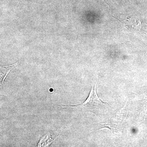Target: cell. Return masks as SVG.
Listing matches in <instances>:
<instances>
[{
  "label": "cell",
  "instance_id": "cell-1",
  "mask_svg": "<svg viewBox=\"0 0 147 147\" xmlns=\"http://www.w3.org/2000/svg\"><path fill=\"white\" fill-rule=\"evenodd\" d=\"M62 107L82 108L88 112H92L96 115H102L110 107L108 102H104L98 96L96 84L92 87L89 95L83 103L74 105H61Z\"/></svg>",
  "mask_w": 147,
  "mask_h": 147
},
{
  "label": "cell",
  "instance_id": "cell-2",
  "mask_svg": "<svg viewBox=\"0 0 147 147\" xmlns=\"http://www.w3.org/2000/svg\"><path fill=\"white\" fill-rule=\"evenodd\" d=\"M127 109L126 107L122 108L117 113H114L105 122L104 127L110 129L112 133L117 134L122 130L123 125L126 117Z\"/></svg>",
  "mask_w": 147,
  "mask_h": 147
}]
</instances>
